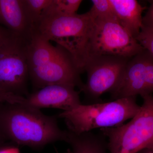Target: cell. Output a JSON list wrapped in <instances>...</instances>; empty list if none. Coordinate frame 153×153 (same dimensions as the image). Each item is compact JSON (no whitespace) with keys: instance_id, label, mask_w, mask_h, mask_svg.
Here are the masks:
<instances>
[{"instance_id":"d4e9b609","label":"cell","mask_w":153,"mask_h":153,"mask_svg":"<svg viewBox=\"0 0 153 153\" xmlns=\"http://www.w3.org/2000/svg\"><path fill=\"white\" fill-rule=\"evenodd\" d=\"M66 153H72V152H71V149H68L66 151Z\"/></svg>"},{"instance_id":"7a4b0ae2","label":"cell","mask_w":153,"mask_h":153,"mask_svg":"<svg viewBox=\"0 0 153 153\" xmlns=\"http://www.w3.org/2000/svg\"><path fill=\"white\" fill-rule=\"evenodd\" d=\"M27 58L29 78L36 89L57 84L82 89L84 83L80 78L81 71L71 54L63 47L54 46L33 34L28 41Z\"/></svg>"},{"instance_id":"277c9868","label":"cell","mask_w":153,"mask_h":153,"mask_svg":"<svg viewBox=\"0 0 153 153\" xmlns=\"http://www.w3.org/2000/svg\"><path fill=\"white\" fill-rule=\"evenodd\" d=\"M136 97H126L106 102L81 104L57 115L63 119L68 130L76 134L97 128L118 126L131 119L140 108Z\"/></svg>"},{"instance_id":"9c48e42d","label":"cell","mask_w":153,"mask_h":153,"mask_svg":"<svg viewBox=\"0 0 153 153\" xmlns=\"http://www.w3.org/2000/svg\"><path fill=\"white\" fill-rule=\"evenodd\" d=\"M113 100L153 93V56L147 50L129 60L117 85L110 92Z\"/></svg>"},{"instance_id":"5b68a950","label":"cell","mask_w":153,"mask_h":153,"mask_svg":"<svg viewBox=\"0 0 153 153\" xmlns=\"http://www.w3.org/2000/svg\"><path fill=\"white\" fill-rule=\"evenodd\" d=\"M142 105L129 122L118 126L100 129L110 153H137L153 148V96H142Z\"/></svg>"},{"instance_id":"d6986e66","label":"cell","mask_w":153,"mask_h":153,"mask_svg":"<svg viewBox=\"0 0 153 153\" xmlns=\"http://www.w3.org/2000/svg\"><path fill=\"white\" fill-rule=\"evenodd\" d=\"M143 25L153 29V1H151L150 6L146 15L143 17Z\"/></svg>"},{"instance_id":"3957f363","label":"cell","mask_w":153,"mask_h":153,"mask_svg":"<svg viewBox=\"0 0 153 153\" xmlns=\"http://www.w3.org/2000/svg\"><path fill=\"white\" fill-rule=\"evenodd\" d=\"M93 24L88 13L42 17L34 33L54 41L70 54L81 73L88 59L89 40Z\"/></svg>"},{"instance_id":"8992f818","label":"cell","mask_w":153,"mask_h":153,"mask_svg":"<svg viewBox=\"0 0 153 153\" xmlns=\"http://www.w3.org/2000/svg\"><path fill=\"white\" fill-rule=\"evenodd\" d=\"M28 41L13 34L0 41V89L5 92L23 97L29 94Z\"/></svg>"},{"instance_id":"44dd1931","label":"cell","mask_w":153,"mask_h":153,"mask_svg":"<svg viewBox=\"0 0 153 153\" xmlns=\"http://www.w3.org/2000/svg\"><path fill=\"white\" fill-rule=\"evenodd\" d=\"M10 35H11V33L9 32H6V33H0V41L7 38V37H8Z\"/></svg>"},{"instance_id":"7c38bea8","label":"cell","mask_w":153,"mask_h":153,"mask_svg":"<svg viewBox=\"0 0 153 153\" xmlns=\"http://www.w3.org/2000/svg\"><path fill=\"white\" fill-rule=\"evenodd\" d=\"M109 1L117 22L136 39L143 26L144 7L136 0Z\"/></svg>"},{"instance_id":"9a60e30c","label":"cell","mask_w":153,"mask_h":153,"mask_svg":"<svg viewBox=\"0 0 153 153\" xmlns=\"http://www.w3.org/2000/svg\"><path fill=\"white\" fill-rule=\"evenodd\" d=\"M91 2L92 7L88 13L93 20L116 19L109 0H92Z\"/></svg>"},{"instance_id":"ac0fdd59","label":"cell","mask_w":153,"mask_h":153,"mask_svg":"<svg viewBox=\"0 0 153 153\" xmlns=\"http://www.w3.org/2000/svg\"><path fill=\"white\" fill-rule=\"evenodd\" d=\"M25 97L7 93L0 89V104L4 103L24 104Z\"/></svg>"},{"instance_id":"6da1fadb","label":"cell","mask_w":153,"mask_h":153,"mask_svg":"<svg viewBox=\"0 0 153 153\" xmlns=\"http://www.w3.org/2000/svg\"><path fill=\"white\" fill-rule=\"evenodd\" d=\"M57 116L23 104H0V135L20 146L40 149L51 143L65 142L67 130L61 129Z\"/></svg>"},{"instance_id":"e0dca14e","label":"cell","mask_w":153,"mask_h":153,"mask_svg":"<svg viewBox=\"0 0 153 153\" xmlns=\"http://www.w3.org/2000/svg\"><path fill=\"white\" fill-rule=\"evenodd\" d=\"M136 40L153 56V29L143 25Z\"/></svg>"},{"instance_id":"5bb4252c","label":"cell","mask_w":153,"mask_h":153,"mask_svg":"<svg viewBox=\"0 0 153 153\" xmlns=\"http://www.w3.org/2000/svg\"><path fill=\"white\" fill-rule=\"evenodd\" d=\"M82 2L81 0H52L51 4L43 12L41 18L48 16L74 15Z\"/></svg>"},{"instance_id":"30bf717a","label":"cell","mask_w":153,"mask_h":153,"mask_svg":"<svg viewBox=\"0 0 153 153\" xmlns=\"http://www.w3.org/2000/svg\"><path fill=\"white\" fill-rule=\"evenodd\" d=\"M79 92L65 85H47L25 97L24 104L37 109L54 108L69 110L81 104Z\"/></svg>"},{"instance_id":"7402d4cb","label":"cell","mask_w":153,"mask_h":153,"mask_svg":"<svg viewBox=\"0 0 153 153\" xmlns=\"http://www.w3.org/2000/svg\"><path fill=\"white\" fill-rule=\"evenodd\" d=\"M137 153H153V148L144 149Z\"/></svg>"},{"instance_id":"ba28073f","label":"cell","mask_w":153,"mask_h":153,"mask_svg":"<svg viewBox=\"0 0 153 153\" xmlns=\"http://www.w3.org/2000/svg\"><path fill=\"white\" fill-rule=\"evenodd\" d=\"M129 59L109 55L89 57L84 69L87 80L80 91L94 100L110 92L120 81Z\"/></svg>"},{"instance_id":"4fadbf2b","label":"cell","mask_w":153,"mask_h":153,"mask_svg":"<svg viewBox=\"0 0 153 153\" xmlns=\"http://www.w3.org/2000/svg\"><path fill=\"white\" fill-rule=\"evenodd\" d=\"M65 142L70 145L72 153H107V141L101 133L91 132L76 134L67 130Z\"/></svg>"},{"instance_id":"8fae6325","label":"cell","mask_w":153,"mask_h":153,"mask_svg":"<svg viewBox=\"0 0 153 153\" xmlns=\"http://www.w3.org/2000/svg\"><path fill=\"white\" fill-rule=\"evenodd\" d=\"M0 25L14 36L30 40L34 33V25L25 0H0Z\"/></svg>"},{"instance_id":"2e32d148","label":"cell","mask_w":153,"mask_h":153,"mask_svg":"<svg viewBox=\"0 0 153 153\" xmlns=\"http://www.w3.org/2000/svg\"><path fill=\"white\" fill-rule=\"evenodd\" d=\"M52 0H25L28 13L34 25V29L40 22L43 12Z\"/></svg>"},{"instance_id":"603a6c76","label":"cell","mask_w":153,"mask_h":153,"mask_svg":"<svg viewBox=\"0 0 153 153\" xmlns=\"http://www.w3.org/2000/svg\"><path fill=\"white\" fill-rule=\"evenodd\" d=\"M9 32L8 30H7L5 28L3 27L0 25V33H6Z\"/></svg>"},{"instance_id":"52a82bcc","label":"cell","mask_w":153,"mask_h":153,"mask_svg":"<svg viewBox=\"0 0 153 153\" xmlns=\"http://www.w3.org/2000/svg\"><path fill=\"white\" fill-rule=\"evenodd\" d=\"M144 49L116 19L93 20L88 58L109 55L130 59Z\"/></svg>"},{"instance_id":"ffe728a7","label":"cell","mask_w":153,"mask_h":153,"mask_svg":"<svg viewBox=\"0 0 153 153\" xmlns=\"http://www.w3.org/2000/svg\"><path fill=\"white\" fill-rule=\"evenodd\" d=\"M0 153H20V152L16 147H3L0 149Z\"/></svg>"},{"instance_id":"cb8c5ba5","label":"cell","mask_w":153,"mask_h":153,"mask_svg":"<svg viewBox=\"0 0 153 153\" xmlns=\"http://www.w3.org/2000/svg\"><path fill=\"white\" fill-rule=\"evenodd\" d=\"M4 142V140L3 139V138L0 135V149L3 147Z\"/></svg>"}]
</instances>
